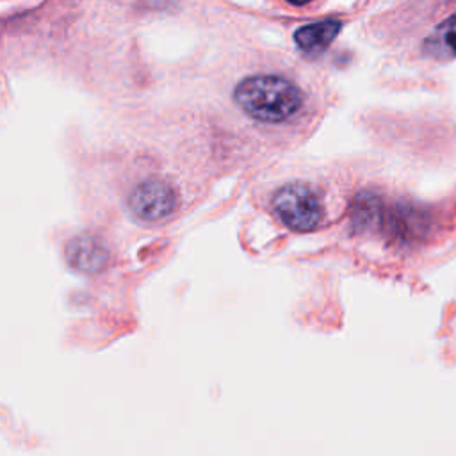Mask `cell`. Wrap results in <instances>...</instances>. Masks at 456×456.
<instances>
[{"instance_id": "1", "label": "cell", "mask_w": 456, "mask_h": 456, "mask_svg": "<svg viewBox=\"0 0 456 456\" xmlns=\"http://www.w3.org/2000/svg\"><path fill=\"white\" fill-rule=\"evenodd\" d=\"M233 98L248 116L262 123H281L303 105L301 89L280 75H249L237 84Z\"/></svg>"}, {"instance_id": "2", "label": "cell", "mask_w": 456, "mask_h": 456, "mask_svg": "<svg viewBox=\"0 0 456 456\" xmlns=\"http://www.w3.org/2000/svg\"><path fill=\"white\" fill-rule=\"evenodd\" d=\"M271 214L287 230L297 233L322 230L330 219L319 189L301 180L287 182L273 192Z\"/></svg>"}, {"instance_id": "3", "label": "cell", "mask_w": 456, "mask_h": 456, "mask_svg": "<svg viewBox=\"0 0 456 456\" xmlns=\"http://www.w3.org/2000/svg\"><path fill=\"white\" fill-rule=\"evenodd\" d=\"M342 23L338 20H322L299 27L294 32V41L305 53H321L337 37Z\"/></svg>"}, {"instance_id": "4", "label": "cell", "mask_w": 456, "mask_h": 456, "mask_svg": "<svg viewBox=\"0 0 456 456\" xmlns=\"http://www.w3.org/2000/svg\"><path fill=\"white\" fill-rule=\"evenodd\" d=\"M426 46L431 55L452 59L456 57V16L442 21L428 37Z\"/></svg>"}, {"instance_id": "5", "label": "cell", "mask_w": 456, "mask_h": 456, "mask_svg": "<svg viewBox=\"0 0 456 456\" xmlns=\"http://www.w3.org/2000/svg\"><path fill=\"white\" fill-rule=\"evenodd\" d=\"M289 4H292V5H305V4H308V2H312V0H287Z\"/></svg>"}]
</instances>
